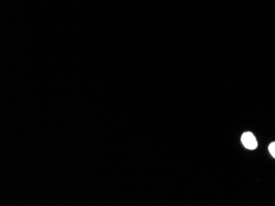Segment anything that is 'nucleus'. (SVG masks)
<instances>
[{"mask_svg": "<svg viewBox=\"0 0 275 206\" xmlns=\"http://www.w3.org/2000/svg\"><path fill=\"white\" fill-rule=\"evenodd\" d=\"M269 150H270L271 155L275 159V142L271 144L270 147H269Z\"/></svg>", "mask_w": 275, "mask_h": 206, "instance_id": "2", "label": "nucleus"}, {"mask_svg": "<svg viewBox=\"0 0 275 206\" xmlns=\"http://www.w3.org/2000/svg\"><path fill=\"white\" fill-rule=\"evenodd\" d=\"M242 141H243L245 147L249 150H255L258 145L257 139L252 132H245L242 136Z\"/></svg>", "mask_w": 275, "mask_h": 206, "instance_id": "1", "label": "nucleus"}]
</instances>
